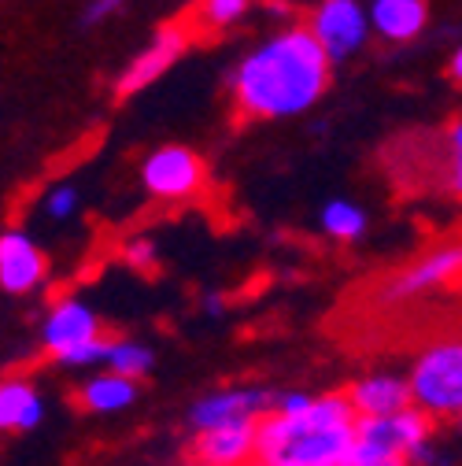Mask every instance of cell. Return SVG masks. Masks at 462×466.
Here are the masks:
<instances>
[{"label": "cell", "instance_id": "obj_1", "mask_svg": "<svg viewBox=\"0 0 462 466\" xmlns=\"http://www.w3.org/2000/svg\"><path fill=\"white\" fill-rule=\"evenodd\" d=\"M329 86V56L311 30H285L248 52L234 75V104L241 119L300 115Z\"/></svg>", "mask_w": 462, "mask_h": 466}, {"label": "cell", "instance_id": "obj_2", "mask_svg": "<svg viewBox=\"0 0 462 466\" xmlns=\"http://www.w3.org/2000/svg\"><path fill=\"white\" fill-rule=\"evenodd\" d=\"M359 415L344 392L315 396L304 411H270L259 422V462L266 466H348Z\"/></svg>", "mask_w": 462, "mask_h": 466}, {"label": "cell", "instance_id": "obj_3", "mask_svg": "<svg viewBox=\"0 0 462 466\" xmlns=\"http://www.w3.org/2000/svg\"><path fill=\"white\" fill-rule=\"evenodd\" d=\"M415 407L426 411L433 422L462 419V340L433 344L418 356L411 370Z\"/></svg>", "mask_w": 462, "mask_h": 466}, {"label": "cell", "instance_id": "obj_4", "mask_svg": "<svg viewBox=\"0 0 462 466\" xmlns=\"http://www.w3.org/2000/svg\"><path fill=\"white\" fill-rule=\"evenodd\" d=\"M41 340H45V352L64 367H89L96 360H107V344H111L100 333L96 315L71 297L48 311L41 326Z\"/></svg>", "mask_w": 462, "mask_h": 466}, {"label": "cell", "instance_id": "obj_5", "mask_svg": "<svg viewBox=\"0 0 462 466\" xmlns=\"http://www.w3.org/2000/svg\"><path fill=\"white\" fill-rule=\"evenodd\" d=\"M433 419L418 407L392 419H359L356 426V451L348 466L359 462H385V459H411L422 444H429Z\"/></svg>", "mask_w": 462, "mask_h": 466}, {"label": "cell", "instance_id": "obj_6", "mask_svg": "<svg viewBox=\"0 0 462 466\" xmlns=\"http://www.w3.org/2000/svg\"><path fill=\"white\" fill-rule=\"evenodd\" d=\"M141 182L159 200H189L207 186V163L182 145H163L141 163Z\"/></svg>", "mask_w": 462, "mask_h": 466}, {"label": "cell", "instance_id": "obj_7", "mask_svg": "<svg viewBox=\"0 0 462 466\" xmlns=\"http://www.w3.org/2000/svg\"><path fill=\"white\" fill-rule=\"evenodd\" d=\"M277 403V392L266 389H222L193 403L189 422L196 433L218 430V426H237V422H263Z\"/></svg>", "mask_w": 462, "mask_h": 466}, {"label": "cell", "instance_id": "obj_8", "mask_svg": "<svg viewBox=\"0 0 462 466\" xmlns=\"http://www.w3.org/2000/svg\"><path fill=\"white\" fill-rule=\"evenodd\" d=\"M307 30L326 48L329 60H348V56L359 52L367 41V15L356 0H322V5L311 12Z\"/></svg>", "mask_w": 462, "mask_h": 466}, {"label": "cell", "instance_id": "obj_9", "mask_svg": "<svg viewBox=\"0 0 462 466\" xmlns=\"http://www.w3.org/2000/svg\"><path fill=\"white\" fill-rule=\"evenodd\" d=\"M462 281V245H444L429 256H422L418 263H411L407 270H399L388 285H385V300L399 304V300H411L418 293H429V289H447Z\"/></svg>", "mask_w": 462, "mask_h": 466}, {"label": "cell", "instance_id": "obj_10", "mask_svg": "<svg viewBox=\"0 0 462 466\" xmlns=\"http://www.w3.org/2000/svg\"><path fill=\"white\" fill-rule=\"evenodd\" d=\"M189 37H193V26L189 23H175V26H163L152 45L137 56V60L126 67V75L119 78V86H115V93L119 96H130V93H141L145 86H152L159 75H166L170 67H175L182 60V52L189 48Z\"/></svg>", "mask_w": 462, "mask_h": 466}, {"label": "cell", "instance_id": "obj_11", "mask_svg": "<svg viewBox=\"0 0 462 466\" xmlns=\"http://www.w3.org/2000/svg\"><path fill=\"white\" fill-rule=\"evenodd\" d=\"M189 459L204 466H256L259 462V422H237L204 430L189 444Z\"/></svg>", "mask_w": 462, "mask_h": 466}, {"label": "cell", "instance_id": "obj_12", "mask_svg": "<svg viewBox=\"0 0 462 466\" xmlns=\"http://www.w3.org/2000/svg\"><path fill=\"white\" fill-rule=\"evenodd\" d=\"M45 278H48L45 252L26 233L8 229L0 238V285H5V293H34Z\"/></svg>", "mask_w": 462, "mask_h": 466}, {"label": "cell", "instance_id": "obj_13", "mask_svg": "<svg viewBox=\"0 0 462 466\" xmlns=\"http://www.w3.org/2000/svg\"><path fill=\"white\" fill-rule=\"evenodd\" d=\"M352 407L359 419H392L415 407L411 378H396V374H370L352 385L348 392Z\"/></svg>", "mask_w": 462, "mask_h": 466}, {"label": "cell", "instance_id": "obj_14", "mask_svg": "<svg viewBox=\"0 0 462 466\" xmlns=\"http://www.w3.org/2000/svg\"><path fill=\"white\" fill-rule=\"evenodd\" d=\"M426 19H429L426 0H374V8H370V23L388 41H411V37H418Z\"/></svg>", "mask_w": 462, "mask_h": 466}, {"label": "cell", "instance_id": "obj_15", "mask_svg": "<svg viewBox=\"0 0 462 466\" xmlns=\"http://www.w3.org/2000/svg\"><path fill=\"white\" fill-rule=\"evenodd\" d=\"M45 403L26 378H8L0 389V426L5 433H26L41 422Z\"/></svg>", "mask_w": 462, "mask_h": 466}, {"label": "cell", "instance_id": "obj_16", "mask_svg": "<svg viewBox=\"0 0 462 466\" xmlns=\"http://www.w3.org/2000/svg\"><path fill=\"white\" fill-rule=\"evenodd\" d=\"M137 400V381L123 378V374H96L82 385L78 403L93 415H115V411H126V407Z\"/></svg>", "mask_w": 462, "mask_h": 466}, {"label": "cell", "instance_id": "obj_17", "mask_svg": "<svg viewBox=\"0 0 462 466\" xmlns=\"http://www.w3.org/2000/svg\"><path fill=\"white\" fill-rule=\"evenodd\" d=\"M248 8H252V0H196L189 26H193V34H215V30L241 23Z\"/></svg>", "mask_w": 462, "mask_h": 466}, {"label": "cell", "instance_id": "obj_18", "mask_svg": "<svg viewBox=\"0 0 462 466\" xmlns=\"http://www.w3.org/2000/svg\"><path fill=\"white\" fill-rule=\"evenodd\" d=\"M322 229L336 241H359L367 229V215H363V208H356L348 200H333L322 211Z\"/></svg>", "mask_w": 462, "mask_h": 466}, {"label": "cell", "instance_id": "obj_19", "mask_svg": "<svg viewBox=\"0 0 462 466\" xmlns=\"http://www.w3.org/2000/svg\"><path fill=\"white\" fill-rule=\"evenodd\" d=\"M104 363H107L111 374H123V378L137 381L141 374L152 370V352H148L145 344H134V340H111Z\"/></svg>", "mask_w": 462, "mask_h": 466}, {"label": "cell", "instance_id": "obj_20", "mask_svg": "<svg viewBox=\"0 0 462 466\" xmlns=\"http://www.w3.org/2000/svg\"><path fill=\"white\" fill-rule=\"evenodd\" d=\"M75 208H78V189H75V186H60V189H52V193L45 197V211H48L52 218H67Z\"/></svg>", "mask_w": 462, "mask_h": 466}, {"label": "cell", "instance_id": "obj_21", "mask_svg": "<svg viewBox=\"0 0 462 466\" xmlns=\"http://www.w3.org/2000/svg\"><path fill=\"white\" fill-rule=\"evenodd\" d=\"M447 186L462 197V123H455L451 130V182Z\"/></svg>", "mask_w": 462, "mask_h": 466}, {"label": "cell", "instance_id": "obj_22", "mask_svg": "<svg viewBox=\"0 0 462 466\" xmlns=\"http://www.w3.org/2000/svg\"><path fill=\"white\" fill-rule=\"evenodd\" d=\"M126 259L134 263V267H152L156 263V245L148 241V238H141V241H130V248H126Z\"/></svg>", "mask_w": 462, "mask_h": 466}, {"label": "cell", "instance_id": "obj_23", "mask_svg": "<svg viewBox=\"0 0 462 466\" xmlns=\"http://www.w3.org/2000/svg\"><path fill=\"white\" fill-rule=\"evenodd\" d=\"M123 5H126V0H93V5H89V12H85V23L93 26V23L107 19L115 8H123Z\"/></svg>", "mask_w": 462, "mask_h": 466}, {"label": "cell", "instance_id": "obj_24", "mask_svg": "<svg viewBox=\"0 0 462 466\" xmlns=\"http://www.w3.org/2000/svg\"><path fill=\"white\" fill-rule=\"evenodd\" d=\"M447 75H451V82H455V86H462V45H458V52L451 56V64H447Z\"/></svg>", "mask_w": 462, "mask_h": 466}, {"label": "cell", "instance_id": "obj_25", "mask_svg": "<svg viewBox=\"0 0 462 466\" xmlns=\"http://www.w3.org/2000/svg\"><path fill=\"white\" fill-rule=\"evenodd\" d=\"M359 466H411V459H385V462H359Z\"/></svg>", "mask_w": 462, "mask_h": 466}, {"label": "cell", "instance_id": "obj_26", "mask_svg": "<svg viewBox=\"0 0 462 466\" xmlns=\"http://www.w3.org/2000/svg\"><path fill=\"white\" fill-rule=\"evenodd\" d=\"M189 466H204V462H189Z\"/></svg>", "mask_w": 462, "mask_h": 466}, {"label": "cell", "instance_id": "obj_27", "mask_svg": "<svg viewBox=\"0 0 462 466\" xmlns=\"http://www.w3.org/2000/svg\"><path fill=\"white\" fill-rule=\"evenodd\" d=\"M256 466H266V462H256Z\"/></svg>", "mask_w": 462, "mask_h": 466}, {"label": "cell", "instance_id": "obj_28", "mask_svg": "<svg viewBox=\"0 0 462 466\" xmlns=\"http://www.w3.org/2000/svg\"><path fill=\"white\" fill-rule=\"evenodd\" d=\"M458 422H462V419H458Z\"/></svg>", "mask_w": 462, "mask_h": 466}]
</instances>
